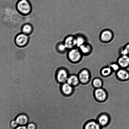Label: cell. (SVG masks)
Segmentation results:
<instances>
[{
	"label": "cell",
	"instance_id": "obj_9",
	"mask_svg": "<svg viewBox=\"0 0 129 129\" xmlns=\"http://www.w3.org/2000/svg\"><path fill=\"white\" fill-rule=\"evenodd\" d=\"M78 48L83 56L90 55L92 53L93 50L92 45L88 42L84 44Z\"/></svg>",
	"mask_w": 129,
	"mask_h": 129
},
{
	"label": "cell",
	"instance_id": "obj_4",
	"mask_svg": "<svg viewBox=\"0 0 129 129\" xmlns=\"http://www.w3.org/2000/svg\"><path fill=\"white\" fill-rule=\"evenodd\" d=\"M114 34L112 30L109 29H105L100 33L99 39L100 41L104 43H108L113 40Z\"/></svg>",
	"mask_w": 129,
	"mask_h": 129
},
{
	"label": "cell",
	"instance_id": "obj_25",
	"mask_svg": "<svg viewBox=\"0 0 129 129\" xmlns=\"http://www.w3.org/2000/svg\"><path fill=\"white\" fill-rule=\"evenodd\" d=\"M27 129H36V126L33 122H30L27 124L26 125Z\"/></svg>",
	"mask_w": 129,
	"mask_h": 129
},
{
	"label": "cell",
	"instance_id": "obj_15",
	"mask_svg": "<svg viewBox=\"0 0 129 129\" xmlns=\"http://www.w3.org/2000/svg\"><path fill=\"white\" fill-rule=\"evenodd\" d=\"M34 27L31 24L24 23L21 27V32L28 36L32 34L34 31Z\"/></svg>",
	"mask_w": 129,
	"mask_h": 129
},
{
	"label": "cell",
	"instance_id": "obj_18",
	"mask_svg": "<svg viewBox=\"0 0 129 129\" xmlns=\"http://www.w3.org/2000/svg\"><path fill=\"white\" fill-rule=\"evenodd\" d=\"M67 82L73 87H76L80 83L78 76L76 75H70L68 79Z\"/></svg>",
	"mask_w": 129,
	"mask_h": 129
},
{
	"label": "cell",
	"instance_id": "obj_21",
	"mask_svg": "<svg viewBox=\"0 0 129 129\" xmlns=\"http://www.w3.org/2000/svg\"><path fill=\"white\" fill-rule=\"evenodd\" d=\"M92 84L93 87L95 89L102 88L103 82L99 78H96L93 80Z\"/></svg>",
	"mask_w": 129,
	"mask_h": 129
},
{
	"label": "cell",
	"instance_id": "obj_17",
	"mask_svg": "<svg viewBox=\"0 0 129 129\" xmlns=\"http://www.w3.org/2000/svg\"><path fill=\"white\" fill-rule=\"evenodd\" d=\"M83 129H102V127L97 121L92 120L85 124Z\"/></svg>",
	"mask_w": 129,
	"mask_h": 129
},
{
	"label": "cell",
	"instance_id": "obj_10",
	"mask_svg": "<svg viewBox=\"0 0 129 129\" xmlns=\"http://www.w3.org/2000/svg\"><path fill=\"white\" fill-rule=\"evenodd\" d=\"M117 62L121 68H128L129 67V56L119 55L117 58Z\"/></svg>",
	"mask_w": 129,
	"mask_h": 129
},
{
	"label": "cell",
	"instance_id": "obj_6",
	"mask_svg": "<svg viewBox=\"0 0 129 129\" xmlns=\"http://www.w3.org/2000/svg\"><path fill=\"white\" fill-rule=\"evenodd\" d=\"M68 50L76 47L75 35H69L65 37L63 41Z\"/></svg>",
	"mask_w": 129,
	"mask_h": 129
},
{
	"label": "cell",
	"instance_id": "obj_3",
	"mask_svg": "<svg viewBox=\"0 0 129 129\" xmlns=\"http://www.w3.org/2000/svg\"><path fill=\"white\" fill-rule=\"evenodd\" d=\"M29 36L21 32L17 34L14 38V43L17 47L20 48L26 47L29 42Z\"/></svg>",
	"mask_w": 129,
	"mask_h": 129
},
{
	"label": "cell",
	"instance_id": "obj_12",
	"mask_svg": "<svg viewBox=\"0 0 129 129\" xmlns=\"http://www.w3.org/2000/svg\"><path fill=\"white\" fill-rule=\"evenodd\" d=\"M76 38V47H78L88 42L87 36L82 33L76 34L75 35Z\"/></svg>",
	"mask_w": 129,
	"mask_h": 129
},
{
	"label": "cell",
	"instance_id": "obj_26",
	"mask_svg": "<svg viewBox=\"0 0 129 129\" xmlns=\"http://www.w3.org/2000/svg\"><path fill=\"white\" fill-rule=\"evenodd\" d=\"M15 129H27V128L26 125H24V126H20V125H19Z\"/></svg>",
	"mask_w": 129,
	"mask_h": 129
},
{
	"label": "cell",
	"instance_id": "obj_13",
	"mask_svg": "<svg viewBox=\"0 0 129 129\" xmlns=\"http://www.w3.org/2000/svg\"><path fill=\"white\" fill-rule=\"evenodd\" d=\"M118 78L122 81H126L129 79V71L127 69L121 68L116 72Z\"/></svg>",
	"mask_w": 129,
	"mask_h": 129
},
{
	"label": "cell",
	"instance_id": "obj_20",
	"mask_svg": "<svg viewBox=\"0 0 129 129\" xmlns=\"http://www.w3.org/2000/svg\"><path fill=\"white\" fill-rule=\"evenodd\" d=\"M119 53V55H127L129 56V42L126 43L123 47L120 48Z\"/></svg>",
	"mask_w": 129,
	"mask_h": 129
},
{
	"label": "cell",
	"instance_id": "obj_1",
	"mask_svg": "<svg viewBox=\"0 0 129 129\" xmlns=\"http://www.w3.org/2000/svg\"><path fill=\"white\" fill-rule=\"evenodd\" d=\"M15 7L17 12L22 16L29 15L32 12V4L29 0L18 1L16 3Z\"/></svg>",
	"mask_w": 129,
	"mask_h": 129
},
{
	"label": "cell",
	"instance_id": "obj_27",
	"mask_svg": "<svg viewBox=\"0 0 129 129\" xmlns=\"http://www.w3.org/2000/svg\"><path fill=\"white\" fill-rule=\"evenodd\" d=\"M18 1H19V0H18Z\"/></svg>",
	"mask_w": 129,
	"mask_h": 129
},
{
	"label": "cell",
	"instance_id": "obj_16",
	"mask_svg": "<svg viewBox=\"0 0 129 129\" xmlns=\"http://www.w3.org/2000/svg\"><path fill=\"white\" fill-rule=\"evenodd\" d=\"M15 120L20 126L27 125L28 122V118L27 115L24 114H20L16 117Z\"/></svg>",
	"mask_w": 129,
	"mask_h": 129
},
{
	"label": "cell",
	"instance_id": "obj_19",
	"mask_svg": "<svg viewBox=\"0 0 129 129\" xmlns=\"http://www.w3.org/2000/svg\"><path fill=\"white\" fill-rule=\"evenodd\" d=\"M55 48L57 52L60 54H64L68 51L63 41L57 43L56 45Z\"/></svg>",
	"mask_w": 129,
	"mask_h": 129
},
{
	"label": "cell",
	"instance_id": "obj_8",
	"mask_svg": "<svg viewBox=\"0 0 129 129\" xmlns=\"http://www.w3.org/2000/svg\"><path fill=\"white\" fill-rule=\"evenodd\" d=\"M78 77L81 83L87 84L90 79V74L88 70L84 69L80 71L78 75Z\"/></svg>",
	"mask_w": 129,
	"mask_h": 129
},
{
	"label": "cell",
	"instance_id": "obj_7",
	"mask_svg": "<svg viewBox=\"0 0 129 129\" xmlns=\"http://www.w3.org/2000/svg\"><path fill=\"white\" fill-rule=\"evenodd\" d=\"M94 95L96 99L100 102H104L106 101L107 97V92L102 87L95 89Z\"/></svg>",
	"mask_w": 129,
	"mask_h": 129
},
{
	"label": "cell",
	"instance_id": "obj_11",
	"mask_svg": "<svg viewBox=\"0 0 129 129\" xmlns=\"http://www.w3.org/2000/svg\"><path fill=\"white\" fill-rule=\"evenodd\" d=\"M110 118L109 115L103 113L100 115L98 118L97 121L102 127L107 126L109 123Z\"/></svg>",
	"mask_w": 129,
	"mask_h": 129
},
{
	"label": "cell",
	"instance_id": "obj_22",
	"mask_svg": "<svg viewBox=\"0 0 129 129\" xmlns=\"http://www.w3.org/2000/svg\"><path fill=\"white\" fill-rule=\"evenodd\" d=\"M113 71L109 66L103 68L101 71V74L104 77L109 76L111 74Z\"/></svg>",
	"mask_w": 129,
	"mask_h": 129
},
{
	"label": "cell",
	"instance_id": "obj_5",
	"mask_svg": "<svg viewBox=\"0 0 129 129\" xmlns=\"http://www.w3.org/2000/svg\"><path fill=\"white\" fill-rule=\"evenodd\" d=\"M69 76V73L66 69L61 68L57 70L56 78L57 81L60 83L62 84L67 82Z\"/></svg>",
	"mask_w": 129,
	"mask_h": 129
},
{
	"label": "cell",
	"instance_id": "obj_24",
	"mask_svg": "<svg viewBox=\"0 0 129 129\" xmlns=\"http://www.w3.org/2000/svg\"><path fill=\"white\" fill-rule=\"evenodd\" d=\"M10 125L11 128L13 129H15L16 127L19 126L18 123H17L15 120H12L11 121L10 123Z\"/></svg>",
	"mask_w": 129,
	"mask_h": 129
},
{
	"label": "cell",
	"instance_id": "obj_23",
	"mask_svg": "<svg viewBox=\"0 0 129 129\" xmlns=\"http://www.w3.org/2000/svg\"><path fill=\"white\" fill-rule=\"evenodd\" d=\"M109 66L111 68L113 71L116 72L121 68L119 66L117 62H111L109 65Z\"/></svg>",
	"mask_w": 129,
	"mask_h": 129
},
{
	"label": "cell",
	"instance_id": "obj_14",
	"mask_svg": "<svg viewBox=\"0 0 129 129\" xmlns=\"http://www.w3.org/2000/svg\"><path fill=\"white\" fill-rule=\"evenodd\" d=\"M61 89L62 93L67 96L72 94L74 90V87L67 82L62 84Z\"/></svg>",
	"mask_w": 129,
	"mask_h": 129
},
{
	"label": "cell",
	"instance_id": "obj_2",
	"mask_svg": "<svg viewBox=\"0 0 129 129\" xmlns=\"http://www.w3.org/2000/svg\"><path fill=\"white\" fill-rule=\"evenodd\" d=\"M83 56L79 49L76 47L68 51L66 57L71 63H77L82 60Z\"/></svg>",
	"mask_w": 129,
	"mask_h": 129
}]
</instances>
